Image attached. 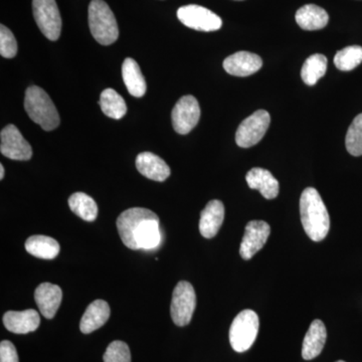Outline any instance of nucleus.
Masks as SVG:
<instances>
[{"mask_svg": "<svg viewBox=\"0 0 362 362\" xmlns=\"http://www.w3.org/2000/svg\"><path fill=\"white\" fill-rule=\"evenodd\" d=\"M121 240L131 250H152L161 243L158 216L150 209L132 207L117 218Z\"/></svg>", "mask_w": 362, "mask_h": 362, "instance_id": "obj_1", "label": "nucleus"}, {"mask_svg": "<svg viewBox=\"0 0 362 362\" xmlns=\"http://www.w3.org/2000/svg\"><path fill=\"white\" fill-rule=\"evenodd\" d=\"M4 173H6V171H4V166L2 165V164H0V180H4Z\"/></svg>", "mask_w": 362, "mask_h": 362, "instance_id": "obj_32", "label": "nucleus"}, {"mask_svg": "<svg viewBox=\"0 0 362 362\" xmlns=\"http://www.w3.org/2000/svg\"><path fill=\"white\" fill-rule=\"evenodd\" d=\"M197 306V295L192 285L187 281H180L173 290L170 314L177 326L187 325L192 321Z\"/></svg>", "mask_w": 362, "mask_h": 362, "instance_id": "obj_6", "label": "nucleus"}, {"mask_svg": "<svg viewBox=\"0 0 362 362\" xmlns=\"http://www.w3.org/2000/svg\"><path fill=\"white\" fill-rule=\"evenodd\" d=\"M271 123L270 114L266 110H258L245 119L235 133V142L243 148H249L258 144Z\"/></svg>", "mask_w": 362, "mask_h": 362, "instance_id": "obj_8", "label": "nucleus"}, {"mask_svg": "<svg viewBox=\"0 0 362 362\" xmlns=\"http://www.w3.org/2000/svg\"><path fill=\"white\" fill-rule=\"evenodd\" d=\"M263 66L259 56L250 52H238L223 61L226 73L235 77H247L257 73Z\"/></svg>", "mask_w": 362, "mask_h": 362, "instance_id": "obj_13", "label": "nucleus"}, {"mask_svg": "<svg viewBox=\"0 0 362 362\" xmlns=\"http://www.w3.org/2000/svg\"><path fill=\"white\" fill-rule=\"evenodd\" d=\"M0 362H20L13 342L4 340L0 343Z\"/></svg>", "mask_w": 362, "mask_h": 362, "instance_id": "obj_31", "label": "nucleus"}, {"mask_svg": "<svg viewBox=\"0 0 362 362\" xmlns=\"http://www.w3.org/2000/svg\"><path fill=\"white\" fill-rule=\"evenodd\" d=\"M89 26L90 33L99 44H114L119 37V28L115 16L103 0H92L89 6Z\"/></svg>", "mask_w": 362, "mask_h": 362, "instance_id": "obj_4", "label": "nucleus"}, {"mask_svg": "<svg viewBox=\"0 0 362 362\" xmlns=\"http://www.w3.org/2000/svg\"><path fill=\"white\" fill-rule=\"evenodd\" d=\"M327 338V331L321 320H314L305 335L302 356L306 361H311L321 354Z\"/></svg>", "mask_w": 362, "mask_h": 362, "instance_id": "obj_20", "label": "nucleus"}, {"mask_svg": "<svg viewBox=\"0 0 362 362\" xmlns=\"http://www.w3.org/2000/svg\"><path fill=\"white\" fill-rule=\"evenodd\" d=\"M69 206L76 216L86 221H94L98 216V206L96 202L84 194V192H75L69 199Z\"/></svg>", "mask_w": 362, "mask_h": 362, "instance_id": "obj_24", "label": "nucleus"}, {"mask_svg": "<svg viewBox=\"0 0 362 362\" xmlns=\"http://www.w3.org/2000/svg\"><path fill=\"white\" fill-rule=\"evenodd\" d=\"M104 362H131V352L127 343L116 340L109 344L103 356Z\"/></svg>", "mask_w": 362, "mask_h": 362, "instance_id": "obj_29", "label": "nucleus"}, {"mask_svg": "<svg viewBox=\"0 0 362 362\" xmlns=\"http://www.w3.org/2000/svg\"><path fill=\"white\" fill-rule=\"evenodd\" d=\"M327 58L324 54H312L302 66L301 77L305 84L314 86L327 71Z\"/></svg>", "mask_w": 362, "mask_h": 362, "instance_id": "obj_26", "label": "nucleus"}, {"mask_svg": "<svg viewBox=\"0 0 362 362\" xmlns=\"http://www.w3.org/2000/svg\"><path fill=\"white\" fill-rule=\"evenodd\" d=\"M362 63V47L350 45L338 51L334 57V64L339 71L354 70Z\"/></svg>", "mask_w": 362, "mask_h": 362, "instance_id": "obj_27", "label": "nucleus"}, {"mask_svg": "<svg viewBox=\"0 0 362 362\" xmlns=\"http://www.w3.org/2000/svg\"><path fill=\"white\" fill-rule=\"evenodd\" d=\"M136 168L145 177L159 182L165 181L170 175L168 163L151 152H142L137 156Z\"/></svg>", "mask_w": 362, "mask_h": 362, "instance_id": "obj_17", "label": "nucleus"}, {"mask_svg": "<svg viewBox=\"0 0 362 362\" xmlns=\"http://www.w3.org/2000/svg\"><path fill=\"white\" fill-rule=\"evenodd\" d=\"M63 292L58 285L42 283L35 291V300L45 318L52 319L59 310Z\"/></svg>", "mask_w": 362, "mask_h": 362, "instance_id": "obj_14", "label": "nucleus"}, {"mask_svg": "<svg viewBox=\"0 0 362 362\" xmlns=\"http://www.w3.org/2000/svg\"><path fill=\"white\" fill-rule=\"evenodd\" d=\"M329 21L327 11L315 4H307L298 9L296 21L305 30H318L325 28Z\"/></svg>", "mask_w": 362, "mask_h": 362, "instance_id": "obj_21", "label": "nucleus"}, {"mask_svg": "<svg viewBox=\"0 0 362 362\" xmlns=\"http://www.w3.org/2000/svg\"><path fill=\"white\" fill-rule=\"evenodd\" d=\"M25 108L33 122L39 124L45 131H52L59 125V112L47 93L37 86L28 88Z\"/></svg>", "mask_w": 362, "mask_h": 362, "instance_id": "obj_3", "label": "nucleus"}, {"mask_svg": "<svg viewBox=\"0 0 362 362\" xmlns=\"http://www.w3.org/2000/svg\"><path fill=\"white\" fill-rule=\"evenodd\" d=\"M301 223L307 235L314 242L325 239L330 228L327 207L315 188L307 187L300 197Z\"/></svg>", "mask_w": 362, "mask_h": 362, "instance_id": "obj_2", "label": "nucleus"}, {"mask_svg": "<svg viewBox=\"0 0 362 362\" xmlns=\"http://www.w3.org/2000/svg\"><path fill=\"white\" fill-rule=\"evenodd\" d=\"M99 104L105 115L108 116L109 118L119 120L127 113L125 100L115 90L110 88L102 92Z\"/></svg>", "mask_w": 362, "mask_h": 362, "instance_id": "obj_25", "label": "nucleus"}, {"mask_svg": "<svg viewBox=\"0 0 362 362\" xmlns=\"http://www.w3.org/2000/svg\"><path fill=\"white\" fill-rule=\"evenodd\" d=\"M25 250L35 258L52 259L57 258L61 251V247L52 238L37 235L26 240Z\"/></svg>", "mask_w": 362, "mask_h": 362, "instance_id": "obj_23", "label": "nucleus"}, {"mask_svg": "<svg viewBox=\"0 0 362 362\" xmlns=\"http://www.w3.org/2000/svg\"><path fill=\"white\" fill-rule=\"evenodd\" d=\"M110 313V306L104 300L99 299L92 302L81 319L80 330L84 334L94 332L109 320Z\"/></svg>", "mask_w": 362, "mask_h": 362, "instance_id": "obj_19", "label": "nucleus"}, {"mask_svg": "<svg viewBox=\"0 0 362 362\" xmlns=\"http://www.w3.org/2000/svg\"><path fill=\"white\" fill-rule=\"evenodd\" d=\"M337 362H345V361H337Z\"/></svg>", "mask_w": 362, "mask_h": 362, "instance_id": "obj_33", "label": "nucleus"}, {"mask_svg": "<svg viewBox=\"0 0 362 362\" xmlns=\"http://www.w3.org/2000/svg\"><path fill=\"white\" fill-rule=\"evenodd\" d=\"M225 220V206L223 202L214 199L202 209L199 221V232L206 239L216 237Z\"/></svg>", "mask_w": 362, "mask_h": 362, "instance_id": "obj_16", "label": "nucleus"}, {"mask_svg": "<svg viewBox=\"0 0 362 362\" xmlns=\"http://www.w3.org/2000/svg\"><path fill=\"white\" fill-rule=\"evenodd\" d=\"M177 18L187 28L201 32H216L223 25V21L218 14L197 4L180 7Z\"/></svg>", "mask_w": 362, "mask_h": 362, "instance_id": "obj_9", "label": "nucleus"}, {"mask_svg": "<svg viewBox=\"0 0 362 362\" xmlns=\"http://www.w3.org/2000/svg\"><path fill=\"white\" fill-rule=\"evenodd\" d=\"M246 180L250 188L259 190L266 199H274L278 197L280 190L279 181L267 169L252 168L247 173Z\"/></svg>", "mask_w": 362, "mask_h": 362, "instance_id": "obj_18", "label": "nucleus"}, {"mask_svg": "<svg viewBox=\"0 0 362 362\" xmlns=\"http://www.w3.org/2000/svg\"><path fill=\"white\" fill-rule=\"evenodd\" d=\"M33 16L40 32L49 40H58L62 32V18L56 0H33Z\"/></svg>", "mask_w": 362, "mask_h": 362, "instance_id": "obj_7", "label": "nucleus"}, {"mask_svg": "<svg viewBox=\"0 0 362 362\" xmlns=\"http://www.w3.org/2000/svg\"><path fill=\"white\" fill-rule=\"evenodd\" d=\"M124 83L131 96L140 98L146 93L147 86L139 65L135 59L127 58L122 66Z\"/></svg>", "mask_w": 362, "mask_h": 362, "instance_id": "obj_22", "label": "nucleus"}, {"mask_svg": "<svg viewBox=\"0 0 362 362\" xmlns=\"http://www.w3.org/2000/svg\"><path fill=\"white\" fill-rule=\"evenodd\" d=\"M0 140V151L2 156L20 161L30 160L32 158V146L13 124L7 125L1 130Z\"/></svg>", "mask_w": 362, "mask_h": 362, "instance_id": "obj_11", "label": "nucleus"}, {"mask_svg": "<svg viewBox=\"0 0 362 362\" xmlns=\"http://www.w3.org/2000/svg\"><path fill=\"white\" fill-rule=\"evenodd\" d=\"M259 321L256 312L244 310L233 319L230 328V342L235 351H247L256 341L259 332Z\"/></svg>", "mask_w": 362, "mask_h": 362, "instance_id": "obj_5", "label": "nucleus"}, {"mask_svg": "<svg viewBox=\"0 0 362 362\" xmlns=\"http://www.w3.org/2000/svg\"><path fill=\"white\" fill-rule=\"evenodd\" d=\"M271 233L266 221H252L247 223L244 238L240 247V254L244 259H252L264 246Z\"/></svg>", "mask_w": 362, "mask_h": 362, "instance_id": "obj_12", "label": "nucleus"}, {"mask_svg": "<svg viewBox=\"0 0 362 362\" xmlns=\"http://www.w3.org/2000/svg\"><path fill=\"white\" fill-rule=\"evenodd\" d=\"M18 54V42L11 30L0 25V54L6 59H13Z\"/></svg>", "mask_w": 362, "mask_h": 362, "instance_id": "obj_30", "label": "nucleus"}, {"mask_svg": "<svg viewBox=\"0 0 362 362\" xmlns=\"http://www.w3.org/2000/svg\"><path fill=\"white\" fill-rule=\"evenodd\" d=\"M171 118L173 128L178 134H188L197 125L201 118L199 102L192 95L180 98L173 108Z\"/></svg>", "mask_w": 362, "mask_h": 362, "instance_id": "obj_10", "label": "nucleus"}, {"mask_svg": "<svg viewBox=\"0 0 362 362\" xmlns=\"http://www.w3.org/2000/svg\"><path fill=\"white\" fill-rule=\"evenodd\" d=\"M4 324L7 330L16 334H26L39 328L40 314L33 309L25 311H8L4 314Z\"/></svg>", "mask_w": 362, "mask_h": 362, "instance_id": "obj_15", "label": "nucleus"}, {"mask_svg": "<svg viewBox=\"0 0 362 362\" xmlns=\"http://www.w3.org/2000/svg\"><path fill=\"white\" fill-rule=\"evenodd\" d=\"M347 151L351 156H362V113L354 118L345 138Z\"/></svg>", "mask_w": 362, "mask_h": 362, "instance_id": "obj_28", "label": "nucleus"}]
</instances>
